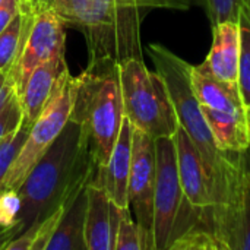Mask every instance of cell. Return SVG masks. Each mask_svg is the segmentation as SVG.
Listing matches in <instances>:
<instances>
[{"instance_id": "18", "label": "cell", "mask_w": 250, "mask_h": 250, "mask_svg": "<svg viewBox=\"0 0 250 250\" xmlns=\"http://www.w3.org/2000/svg\"><path fill=\"white\" fill-rule=\"evenodd\" d=\"M37 12L21 9L15 19L0 32V73H7L15 63Z\"/></svg>"}, {"instance_id": "4", "label": "cell", "mask_w": 250, "mask_h": 250, "mask_svg": "<svg viewBox=\"0 0 250 250\" xmlns=\"http://www.w3.org/2000/svg\"><path fill=\"white\" fill-rule=\"evenodd\" d=\"M78 88L70 117L85 125L97 168L108 163L125 119L119 63H88L76 76Z\"/></svg>"}, {"instance_id": "13", "label": "cell", "mask_w": 250, "mask_h": 250, "mask_svg": "<svg viewBox=\"0 0 250 250\" xmlns=\"http://www.w3.org/2000/svg\"><path fill=\"white\" fill-rule=\"evenodd\" d=\"M133 125L125 116L119 138L105 166L98 167L91 183L101 188L119 207H129V177L132 168Z\"/></svg>"}, {"instance_id": "17", "label": "cell", "mask_w": 250, "mask_h": 250, "mask_svg": "<svg viewBox=\"0 0 250 250\" xmlns=\"http://www.w3.org/2000/svg\"><path fill=\"white\" fill-rule=\"evenodd\" d=\"M86 205L88 196L85 188L64 211L45 250H88L85 243Z\"/></svg>"}, {"instance_id": "8", "label": "cell", "mask_w": 250, "mask_h": 250, "mask_svg": "<svg viewBox=\"0 0 250 250\" xmlns=\"http://www.w3.org/2000/svg\"><path fill=\"white\" fill-rule=\"evenodd\" d=\"M76 76H72L70 72L67 70L59 81V85L53 97L50 98L38 119L34 122L19 157L12 164L0 185V192H18L22 183L25 182L26 176L40 161V158L59 138V135L62 133L66 123L70 119L76 98Z\"/></svg>"}, {"instance_id": "1", "label": "cell", "mask_w": 250, "mask_h": 250, "mask_svg": "<svg viewBox=\"0 0 250 250\" xmlns=\"http://www.w3.org/2000/svg\"><path fill=\"white\" fill-rule=\"evenodd\" d=\"M66 26L82 34L88 63L144 60L141 26L154 10L204 7V0H42Z\"/></svg>"}, {"instance_id": "23", "label": "cell", "mask_w": 250, "mask_h": 250, "mask_svg": "<svg viewBox=\"0 0 250 250\" xmlns=\"http://www.w3.org/2000/svg\"><path fill=\"white\" fill-rule=\"evenodd\" d=\"M243 6H249V0H204V9L211 25L223 21H239Z\"/></svg>"}, {"instance_id": "26", "label": "cell", "mask_w": 250, "mask_h": 250, "mask_svg": "<svg viewBox=\"0 0 250 250\" xmlns=\"http://www.w3.org/2000/svg\"><path fill=\"white\" fill-rule=\"evenodd\" d=\"M6 81H7V73H0V94L6 85Z\"/></svg>"}, {"instance_id": "7", "label": "cell", "mask_w": 250, "mask_h": 250, "mask_svg": "<svg viewBox=\"0 0 250 250\" xmlns=\"http://www.w3.org/2000/svg\"><path fill=\"white\" fill-rule=\"evenodd\" d=\"M190 82L218 148L227 152L249 149L250 107L242 97L239 83L220 81L195 66Z\"/></svg>"}, {"instance_id": "12", "label": "cell", "mask_w": 250, "mask_h": 250, "mask_svg": "<svg viewBox=\"0 0 250 250\" xmlns=\"http://www.w3.org/2000/svg\"><path fill=\"white\" fill-rule=\"evenodd\" d=\"M174 142L180 183L188 201L201 209L220 205L209 167L196 145L182 127H179L174 135Z\"/></svg>"}, {"instance_id": "6", "label": "cell", "mask_w": 250, "mask_h": 250, "mask_svg": "<svg viewBox=\"0 0 250 250\" xmlns=\"http://www.w3.org/2000/svg\"><path fill=\"white\" fill-rule=\"evenodd\" d=\"M157 183L154 199L155 250H171V246L190 231L204 227L202 209L193 207L185 196L173 138L155 139Z\"/></svg>"}, {"instance_id": "3", "label": "cell", "mask_w": 250, "mask_h": 250, "mask_svg": "<svg viewBox=\"0 0 250 250\" xmlns=\"http://www.w3.org/2000/svg\"><path fill=\"white\" fill-rule=\"evenodd\" d=\"M145 51L151 57L155 70L164 78L179 125L202 154L215 183L220 205L224 204L239 177L242 152H227L215 144L192 88L190 73L193 66L163 44L151 42Z\"/></svg>"}, {"instance_id": "10", "label": "cell", "mask_w": 250, "mask_h": 250, "mask_svg": "<svg viewBox=\"0 0 250 250\" xmlns=\"http://www.w3.org/2000/svg\"><path fill=\"white\" fill-rule=\"evenodd\" d=\"M204 215L223 250H250V148L242 152L239 177L227 201L204 208Z\"/></svg>"}, {"instance_id": "9", "label": "cell", "mask_w": 250, "mask_h": 250, "mask_svg": "<svg viewBox=\"0 0 250 250\" xmlns=\"http://www.w3.org/2000/svg\"><path fill=\"white\" fill-rule=\"evenodd\" d=\"M157 183L155 139L133 127L132 168L129 177V208L142 236V250H155L154 199Z\"/></svg>"}, {"instance_id": "11", "label": "cell", "mask_w": 250, "mask_h": 250, "mask_svg": "<svg viewBox=\"0 0 250 250\" xmlns=\"http://www.w3.org/2000/svg\"><path fill=\"white\" fill-rule=\"evenodd\" d=\"M66 28L64 22L51 9L44 7L37 12L22 48L7 72V82L13 86L18 97H21L35 67L59 54H64Z\"/></svg>"}, {"instance_id": "22", "label": "cell", "mask_w": 250, "mask_h": 250, "mask_svg": "<svg viewBox=\"0 0 250 250\" xmlns=\"http://www.w3.org/2000/svg\"><path fill=\"white\" fill-rule=\"evenodd\" d=\"M116 250H142V236L139 226L133 221L130 208H123L116 237Z\"/></svg>"}, {"instance_id": "20", "label": "cell", "mask_w": 250, "mask_h": 250, "mask_svg": "<svg viewBox=\"0 0 250 250\" xmlns=\"http://www.w3.org/2000/svg\"><path fill=\"white\" fill-rule=\"evenodd\" d=\"M31 127H32L31 123L22 120V123L13 132H10L0 141V185L3 182L6 173L12 167V164L19 157V154L28 139Z\"/></svg>"}, {"instance_id": "25", "label": "cell", "mask_w": 250, "mask_h": 250, "mask_svg": "<svg viewBox=\"0 0 250 250\" xmlns=\"http://www.w3.org/2000/svg\"><path fill=\"white\" fill-rule=\"evenodd\" d=\"M19 6H21V9L34 10V12H40L41 9L45 7L42 0H19Z\"/></svg>"}, {"instance_id": "15", "label": "cell", "mask_w": 250, "mask_h": 250, "mask_svg": "<svg viewBox=\"0 0 250 250\" xmlns=\"http://www.w3.org/2000/svg\"><path fill=\"white\" fill-rule=\"evenodd\" d=\"M212 26V45L198 70L224 82L239 83L242 32L239 21H223Z\"/></svg>"}, {"instance_id": "14", "label": "cell", "mask_w": 250, "mask_h": 250, "mask_svg": "<svg viewBox=\"0 0 250 250\" xmlns=\"http://www.w3.org/2000/svg\"><path fill=\"white\" fill-rule=\"evenodd\" d=\"M85 243L88 250H116V237L123 208L119 207L101 188L86 186Z\"/></svg>"}, {"instance_id": "5", "label": "cell", "mask_w": 250, "mask_h": 250, "mask_svg": "<svg viewBox=\"0 0 250 250\" xmlns=\"http://www.w3.org/2000/svg\"><path fill=\"white\" fill-rule=\"evenodd\" d=\"M119 78L123 111L133 127L154 139L173 138L180 125L164 78L138 59L119 63Z\"/></svg>"}, {"instance_id": "2", "label": "cell", "mask_w": 250, "mask_h": 250, "mask_svg": "<svg viewBox=\"0 0 250 250\" xmlns=\"http://www.w3.org/2000/svg\"><path fill=\"white\" fill-rule=\"evenodd\" d=\"M95 171L89 133L83 123L70 117L18 190L21 209L13 224L16 234L60 208H69L89 185Z\"/></svg>"}, {"instance_id": "24", "label": "cell", "mask_w": 250, "mask_h": 250, "mask_svg": "<svg viewBox=\"0 0 250 250\" xmlns=\"http://www.w3.org/2000/svg\"><path fill=\"white\" fill-rule=\"evenodd\" d=\"M19 10V0H3L0 3V32L15 19Z\"/></svg>"}, {"instance_id": "16", "label": "cell", "mask_w": 250, "mask_h": 250, "mask_svg": "<svg viewBox=\"0 0 250 250\" xmlns=\"http://www.w3.org/2000/svg\"><path fill=\"white\" fill-rule=\"evenodd\" d=\"M67 70L64 54H59L32 70L19 97L25 122L34 125Z\"/></svg>"}, {"instance_id": "19", "label": "cell", "mask_w": 250, "mask_h": 250, "mask_svg": "<svg viewBox=\"0 0 250 250\" xmlns=\"http://www.w3.org/2000/svg\"><path fill=\"white\" fill-rule=\"evenodd\" d=\"M242 32V51L239 63V88L245 103L250 107V7L243 6L239 13Z\"/></svg>"}, {"instance_id": "28", "label": "cell", "mask_w": 250, "mask_h": 250, "mask_svg": "<svg viewBox=\"0 0 250 250\" xmlns=\"http://www.w3.org/2000/svg\"><path fill=\"white\" fill-rule=\"evenodd\" d=\"M1 1H3V0H0V3H1Z\"/></svg>"}, {"instance_id": "21", "label": "cell", "mask_w": 250, "mask_h": 250, "mask_svg": "<svg viewBox=\"0 0 250 250\" xmlns=\"http://www.w3.org/2000/svg\"><path fill=\"white\" fill-rule=\"evenodd\" d=\"M23 120V110L21 100L16 95L13 86L6 81V85L0 94V141L13 132Z\"/></svg>"}, {"instance_id": "27", "label": "cell", "mask_w": 250, "mask_h": 250, "mask_svg": "<svg viewBox=\"0 0 250 250\" xmlns=\"http://www.w3.org/2000/svg\"><path fill=\"white\" fill-rule=\"evenodd\" d=\"M249 7H250V0H249Z\"/></svg>"}]
</instances>
